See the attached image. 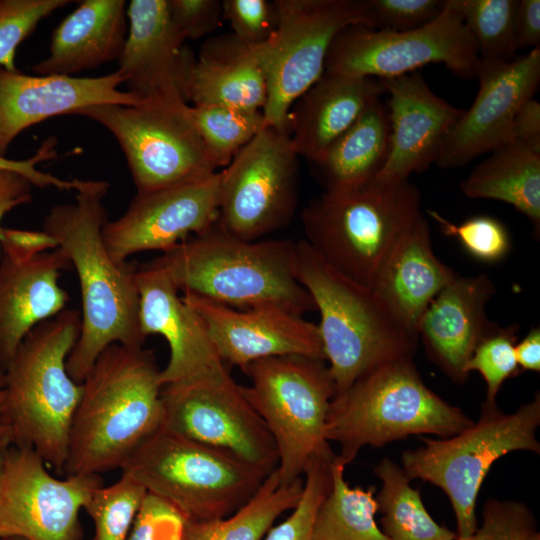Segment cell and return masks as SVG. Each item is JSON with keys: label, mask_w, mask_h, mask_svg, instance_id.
<instances>
[{"label": "cell", "mask_w": 540, "mask_h": 540, "mask_svg": "<svg viewBox=\"0 0 540 540\" xmlns=\"http://www.w3.org/2000/svg\"><path fill=\"white\" fill-rule=\"evenodd\" d=\"M479 89L468 110L447 133L437 165L444 169L467 165L512 140V124L520 107L533 98L540 82V47L503 61L480 59Z\"/></svg>", "instance_id": "ac0fdd59"}, {"label": "cell", "mask_w": 540, "mask_h": 540, "mask_svg": "<svg viewBox=\"0 0 540 540\" xmlns=\"http://www.w3.org/2000/svg\"><path fill=\"white\" fill-rule=\"evenodd\" d=\"M222 17L228 21L232 34L250 45L267 42L277 26L274 1L224 0Z\"/></svg>", "instance_id": "ee69618b"}, {"label": "cell", "mask_w": 540, "mask_h": 540, "mask_svg": "<svg viewBox=\"0 0 540 540\" xmlns=\"http://www.w3.org/2000/svg\"><path fill=\"white\" fill-rule=\"evenodd\" d=\"M0 248L3 255L27 259L58 248L55 239L45 231L0 228Z\"/></svg>", "instance_id": "c3c4849f"}, {"label": "cell", "mask_w": 540, "mask_h": 540, "mask_svg": "<svg viewBox=\"0 0 540 540\" xmlns=\"http://www.w3.org/2000/svg\"><path fill=\"white\" fill-rule=\"evenodd\" d=\"M57 141L55 138H48L42 142L36 153L28 159L14 160L0 156V169L9 170L21 174L27 178L34 187L40 189L53 187L61 191H77L83 180L71 179L66 180L54 176L50 173L42 172L37 168L41 162L52 160L57 157L56 151Z\"/></svg>", "instance_id": "7dc6e473"}, {"label": "cell", "mask_w": 540, "mask_h": 540, "mask_svg": "<svg viewBox=\"0 0 540 540\" xmlns=\"http://www.w3.org/2000/svg\"><path fill=\"white\" fill-rule=\"evenodd\" d=\"M69 0H0V67L17 70V47L55 10Z\"/></svg>", "instance_id": "60d3db41"}, {"label": "cell", "mask_w": 540, "mask_h": 540, "mask_svg": "<svg viewBox=\"0 0 540 540\" xmlns=\"http://www.w3.org/2000/svg\"><path fill=\"white\" fill-rule=\"evenodd\" d=\"M243 372L250 380L243 392L276 444L282 482L302 478L313 460L335 455L325 429L336 389L325 360L269 357Z\"/></svg>", "instance_id": "30bf717a"}, {"label": "cell", "mask_w": 540, "mask_h": 540, "mask_svg": "<svg viewBox=\"0 0 540 540\" xmlns=\"http://www.w3.org/2000/svg\"><path fill=\"white\" fill-rule=\"evenodd\" d=\"M118 71L98 77L27 75L0 67V156L25 129L100 104L137 106Z\"/></svg>", "instance_id": "ffe728a7"}, {"label": "cell", "mask_w": 540, "mask_h": 540, "mask_svg": "<svg viewBox=\"0 0 540 540\" xmlns=\"http://www.w3.org/2000/svg\"><path fill=\"white\" fill-rule=\"evenodd\" d=\"M515 45L517 50L539 47L540 1L520 0L517 3L515 22Z\"/></svg>", "instance_id": "f907efd6"}, {"label": "cell", "mask_w": 540, "mask_h": 540, "mask_svg": "<svg viewBox=\"0 0 540 540\" xmlns=\"http://www.w3.org/2000/svg\"><path fill=\"white\" fill-rule=\"evenodd\" d=\"M109 188L104 180H84L75 200L52 207L43 222V231L55 239L79 281L81 329L66 363L77 383L108 346L142 347L146 340L139 323L136 268L115 262L103 237Z\"/></svg>", "instance_id": "6da1fadb"}, {"label": "cell", "mask_w": 540, "mask_h": 540, "mask_svg": "<svg viewBox=\"0 0 540 540\" xmlns=\"http://www.w3.org/2000/svg\"><path fill=\"white\" fill-rule=\"evenodd\" d=\"M124 0H84L52 33L37 75L74 76L118 60L128 32Z\"/></svg>", "instance_id": "f1b7e54d"}, {"label": "cell", "mask_w": 540, "mask_h": 540, "mask_svg": "<svg viewBox=\"0 0 540 540\" xmlns=\"http://www.w3.org/2000/svg\"><path fill=\"white\" fill-rule=\"evenodd\" d=\"M218 223L256 241L292 220L299 195V156L289 133L264 127L220 170Z\"/></svg>", "instance_id": "5bb4252c"}, {"label": "cell", "mask_w": 540, "mask_h": 540, "mask_svg": "<svg viewBox=\"0 0 540 540\" xmlns=\"http://www.w3.org/2000/svg\"><path fill=\"white\" fill-rule=\"evenodd\" d=\"M473 422L424 383L413 358H400L374 368L334 396L325 435L339 445L336 456L347 466L367 445L379 448L411 435L446 438Z\"/></svg>", "instance_id": "8992f818"}, {"label": "cell", "mask_w": 540, "mask_h": 540, "mask_svg": "<svg viewBox=\"0 0 540 540\" xmlns=\"http://www.w3.org/2000/svg\"><path fill=\"white\" fill-rule=\"evenodd\" d=\"M475 40L480 59L511 61L518 0H452Z\"/></svg>", "instance_id": "d590c367"}, {"label": "cell", "mask_w": 540, "mask_h": 540, "mask_svg": "<svg viewBox=\"0 0 540 540\" xmlns=\"http://www.w3.org/2000/svg\"><path fill=\"white\" fill-rule=\"evenodd\" d=\"M442 63L454 75L475 78L480 57L452 0L422 27L394 31L351 25L334 39L324 73L389 79Z\"/></svg>", "instance_id": "4fadbf2b"}, {"label": "cell", "mask_w": 540, "mask_h": 540, "mask_svg": "<svg viewBox=\"0 0 540 540\" xmlns=\"http://www.w3.org/2000/svg\"><path fill=\"white\" fill-rule=\"evenodd\" d=\"M220 171L193 182L136 193L119 218L107 221L103 237L112 259H127L144 251L173 249L207 231L218 220Z\"/></svg>", "instance_id": "e0dca14e"}, {"label": "cell", "mask_w": 540, "mask_h": 540, "mask_svg": "<svg viewBox=\"0 0 540 540\" xmlns=\"http://www.w3.org/2000/svg\"><path fill=\"white\" fill-rule=\"evenodd\" d=\"M139 323L147 338L162 336L169 347L161 369L162 385L213 376L228 370L218 356L199 315L179 295L168 271L157 260L136 269Z\"/></svg>", "instance_id": "44dd1931"}, {"label": "cell", "mask_w": 540, "mask_h": 540, "mask_svg": "<svg viewBox=\"0 0 540 540\" xmlns=\"http://www.w3.org/2000/svg\"><path fill=\"white\" fill-rule=\"evenodd\" d=\"M180 292L236 309L275 304L303 316L314 303L296 277L297 242L246 241L217 222L158 257Z\"/></svg>", "instance_id": "3957f363"}, {"label": "cell", "mask_w": 540, "mask_h": 540, "mask_svg": "<svg viewBox=\"0 0 540 540\" xmlns=\"http://www.w3.org/2000/svg\"><path fill=\"white\" fill-rule=\"evenodd\" d=\"M0 388H4V371L0 369Z\"/></svg>", "instance_id": "6f0895ef"}, {"label": "cell", "mask_w": 540, "mask_h": 540, "mask_svg": "<svg viewBox=\"0 0 540 540\" xmlns=\"http://www.w3.org/2000/svg\"><path fill=\"white\" fill-rule=\"evenodd\" d=\"M0 540H27V539H24V538H21V537L10 536V537H1Z\"/></svg>", "instance_id": "9f6ffc18"}, {"label": "cell", "mask_w": 540, "mask_h": 540, "mask_svg": "<svg viewBox=\"0 0 540 540\" xmlns=\"http://www.w3.org/2000/svg\"><path fill=\"white\" fill-rule=\"evenodd\" d=\"M540 393L513 413L482 404L480 417L459 433L440 439L423 438V445L402 454L407 477L429 482L444 491L455 515L457 537L476 530V502L493 463L513 451L540 454Z\"/></svg>", "instance_id": "ba28073f"}, {"label": "cell", "mask_w": 540, "mask_h": 540, "mask_svg": "<svg viewBox=\"0 0 540 540\" xmlns=\"http://www.w3.org/2000/svg\"><path fill=\"white\" fill-rule=\"evenodd\" d=\"M187 517L164 498L147 492L127 540H184Z\"/></svg>", "instance_id": "7bdbcfd3"}, {"label": "cell", "mask_w": 540, "mask_h": 540, "mask_svg": "<svg viewBox=\"0 0 540 540\" xmlns=\"http://www.w3.org/2000/svg\"><path fill=\"white\" fill-rule=\"evenodd\" d=\"M14 444L13 434L8 422L2 418L0 420V474L4 459L8 449Z\"/></svg>", "instance_id": "db71d44e"}, {"label": "cell", "mask_w": 540, "mask_h": 540, "mask_svg": "<svg viewBox=\"0 0 540 540\" xmlns=\"http://www.w3.org/2000/svg\"><path fill=\"white\" fill-rule=\"evenodd\" d=\"M182 93L191 106L262 111L267 100L264 43L250 45L232 33L209 38L197 56L189 52Z\"/></svg>", "instance_id": "d4e9b609"}, {"label": "cell", "mask_w": 540, "mask_h": 540, "mask_svg": "<svg viewBox=\"0 0 540 540\" xmlns=\"http://www.w3.org/2000/svg\"><path fill=\"white\" fill-rule=\"evenodd\" d=\"M540 153V103L531 98L516 113L512 124V140Z\"/></svg>", "instance_id": "681fc988"}, {"label": "cell", "mask_w": 540, "mask_h": 540, "mask_svg": "<svg viewBox=\"0 0 540 540\" xmlns=\"http://www.w3.org/2000/svg\"><path fill=\"white\" fill-rule=\"evenodd\" d=\"M189 112L218 168H225L264 128L262 111H245L215 105H190Z\"/></svg>", "instance_id": "e575fe53"}, {"label": "cell", "mask_w": 540, "mask_h": 540, "mask_svg": "<svg viewBox=\"0 0 540 540\" xmlns=\"http://www.w3.org/2000/svg\"><path fill=\"white\" fill-rule=\"evenodd\" d=\"M33 187L21 174L0 169V222L8 212L32 201Z\"/></svg>", "instance_id": "816d5d0a"}, {"label": "cell", "mask_w": 540, "mask_h": 540, "mask_svg": "<svg viewBox=\"0 0 540 540\" xmlns=\"http://www.w3.org/2000/svg\"><path fill=\"white\" fill-rule=\"evenodd\" d=\"M390 122V152L377 177L409 180L437 161L443 141L463 110L437 96L414 71L380 79Z\"/></svg>", "instance_id": "603a6c76"}, {"label": "cell", "mask_w": 540, "mask_h": 540, "mask_svg": "<svg viewBox=\"0 0 540 540\" xmlns=\"http://www.w3.org/2000/svg\"><path fill=\"white\" fill-rule=\"evenodd\" d=\"M455 540H540V532L525 503L489 499L483 507L481 525L470 536Z\"/></svg>", "instance_id": "b9f144b4"}, {"label": "cell", "mask_w": 540, "mask_h": 540, "mask_svg": "<svg viewBox=\"0 0 540 540\" xmlns=\"http://www.w3.org/2000/svg\"><path fill=\"white\" fill-rule=\"evenodd\" d=\"M385 89L380 79L324 73L291 106L290 142L300 157L314 165Z\"/></svg>", "instance_id": "4316f807"}, {"label": "cell", "mask_w": 540, "mask_h": 540, "mask_svg": "<svg viewBox=\"0 0 540 540\" xmlns=\"http://www.w3.org/2000/svg\"><path fill=\"white\" fill-rule=\"evenodd\" d=\"M427 213L437 222L444 235L456 238L466 252L479 261L498 262L510 251L509 232L494 217L479 215L455 224L437 211L427 210Z\"/></svg>", "instance_id": "ab89813d"}, {"label": "cell", "mask_w": 540, "mask_h": 540, "mask_svg": "<svg viewBox=\"0 0 540 540\" xmlns=\"http://www.w3.org/2000/svg\"><path fill=\"white\" fill-rule=\"evenodd\" d=\"M118 72L128 92L143 103H187L182 85L190 50L173 23L167 0H132ZM188 104V103H187Z\"/></svg>", "instance_id": "7402d4cb"}, {"label": "cell", "mask_w": 540, "mask_h": 540, "mask_svg": "<svg viewBox=\"0 0 540 540\" xmlns=\"http://www.w3.org/2000/svg\"><path fill=\"white\" fill-rule=\"evenodd\" d=\"M304 478L282 482L277 468L255 495L231 515L214 520H188L184 540H261L275 520L298 503Z\"/></svg>", "instance_id": "1f68e13d"}, {"label": "cell", "mask_w": 540, "mask_h": 540, "mask_svg": "<svg viewBox=\"0 0 540 540\" xmlns=\"http://www.w3.org/2000/svg\"><path fill=\"white\" fill-rule=\"evenodd\" d=\"M334 457L317 458L310 463L303 476L304 486L298 503L283 522L270 528L265 540H314L315 517L331 487Z\"/></svg>", "instance_id": "f35d334b"}, {"label": "cell", "mask_w": 540, "mask_h": 540, "mask_svg": "<svg viewBox=\"0 0 540 540\" xmlns=\"http://www.w3.org/2000/svg\"><path fill=\"white\" fill-rule=\"evenodd\" d=\"M199 315L224 364L242 371L252 362L278 356L325 360L317 324L275 304L236 309L183 293Z\"/></svg>", "instance_id": "d6986e66"}, {"label": "cell", "mask_w": 540, "mask_h": 540, "mask_svg": "<svg viewBox=\"0 0 540 540\" xmlns=\"http://www.w3.org/2000/svg\"><path fill=\"white\" fill-rule=\"evenodd\" d=\"M372 29L412 30L432 21L443 9L439 0H367Z\"/></svg>", "instance_id": "f6af8a7d"}, {"label": "cell", "mask_w": 540, "mask_h": 540, "mask_svg": "<svg viewBox=\"0 0 540 540\" xmlns=\"http://www.w3.org/2000/svg\"><path fill=\"white\" fill-rule=\"evenodd\" d=\"M472 199H493L513 206L540 231V153L511 141L491 152L461 182Z\"/></svg>", "instance_id": "4dcf8cb0"}, {"label": "cell", "mask_w": 540, "mask_h": 540, "mask_svg": "<svg viewBox=\"0 0 540 540\" xmlns=\"http://www.w3.org/2000/svg\"><path fill=\"white\" fill-rule=\"evenodd\" d=\"M456 275L435 255L422 215L396 243L371 288L397 322L418 337L425 311Z\"/></svg>", "instance_id": "83f0119b"}, {"label": "cell", "mask_w": 540, "mask_h": 540, "mask_svg": "<svg viewBox=\"0 0 540 540\" xmlns=\"http://www.w3.org/2000/svg\"><path fill=\"white\" fill-rule=\"evenodd\" d=\"M381 481L376 495L382 513V532L388 540H455V532L439 525L428 513L419 489L413 488L404 470L384 458L374 468Z\"/></svg>", "instance_id": "d6a6232c"}, {"label": "cell", "mask_w": 540, "mask_h": 540, "mask_svg": "<svg viewBox=\"0 0 540 540\" xmlns=\"http://www.w3.org/2000/svg\"><path fill=\"white\" fill-rule=\"evenodd\" d=\"M388 109L374 101L315 164L326 192L348 191L375 179L390 152Z\"/></svg>", "instance_id": "f546056e"}, {"label": "cell", "mask_w": 540, "mask_h": 540, "mask_svg": "<svg viewBox=\"0 0 540 540\" xmlns=\"http://www.w3.org/2000/svg\"><path fill=\"white\" fill-rule=\"evenodd\" d=\"M296 277L309 293L336 394L374 368L413 358L419 339L405 330L371 287L329 265L305 241L297 242Z\"/></svg>", "instance_id": "5b68a950"}, {"label": "cell", "mask_w": 540, "mask_h": 540, "mask_svg": "<svg viewBox=\"0 0 540 540\" xmlns=\"http://www.w3.org/2000/svg\"><path fill=\"white\" fill-rule=\"evenodd\" d=\"M495 293L496 286L487 274L457 273L421 318L418 338L429 360L455 384L467 381L466 363L479 342L499 326L486 311Z\"/></svg>", "instance_id": "cb8c5ba5"}, {"label": "cell", "mask_w": 540, "mask_h": 540, "mask_svg": "<svg viewBox=\"0 0 540 540\" xmlns=\"http://www.w3.org/2000/svg\"><path fill=\"white\" fill-rule=\"evenodd\" d=\"M33 449L12 445L0 474V538L81 540L79 513L100 475L73 474L59 479Z\"/></svg>", "instance_id": "2e32d148"}, {"label": "cell", "mask_w": 540, "mask_h": 540, "mask_svg": "<svg viewBox=\"0 0 540 540\" xmlns=\"http://www.w3.org/2000/svg\"><path fill=\"white\" fill-rule=\"evenodd\" d=\"M160 372L154 352L143 346L115 343L98 356L82 382L63 473L121 468L162 426Z\"/></svg>", "instance_id": "7a4b0ae2"}, {"label": "cell", "mask_w": 540, "mask_h": 540, "mask_svg": "<svg viewBox=\"0 0 540 540\" xmlns=\"http://www.w3.org/2000/svg\"><path fill=\"white\" fill-rule=\"evenodd\" d=\"M518 330L517 324L499 325L479 342L466 363V372H479L486 383V405H497L502 384L521 372L514 354Z\"/></svg>", "instance_id": "74e56055"}, {"label": "cell", "mask_w": 540, "mask_h": 540, "mask_svg": "<svg viewBox=\"0 0 540 540\" xmlns=\"http://www.w3.org/2000/svg\"><path fill=\"white\" fill-rule=\"evenodd\" d=\"M189 104H100L77 115L119 143L137 193L207 178L219 171L190 116Z\"/></svg>", "instance_id": "7c38bea8"}, {"label": "cell", "mask_w": 540, "mask_h": 540, "mask_svg": "<svg viewBox=\"0 0 540 540\" xmlns=\"http://www.w3.org/2000/svg\"><path fill=\"white\" fill-rule=\"evenodd\" d=\"M345 467L335 455L331 487L315 517L314 540H388L376 523L375 488L351 487Z\"/></svg>", "instance_id": "836d02e7"}, {"label": "cell", "mask_w": 540, "mask_h": 540, "mask_svg": "<svg viewBox=\"0 0 540 540\" xmlns=\"http://www.w3.org/2000/svg\"><path fill=\"white\" fill-rule=\"evenodd\" d=\"M170 17L185 40H197L222 24V2L218 0H167Z\"/></svg>", "instance_id": "bcb514c9"}, {"label": "cell", "mask_w": 540, "mask_h": 540, "mask_svg": "<svg viewBox=\"0 0 540 540\" xmlns=\"http://www.w3.org/2000/svg\"><path fill=\"white\" fill-rule=\"evenodd\" d=\"M5 390L4 388H0V420L3 418L4 411H5Z\"/></svg>", "instance_id": "11a10c76"}, {"label": "cell", "mask_w": 540, "mask_h": 540, "mask_svg": "<svg viewBox=\"0 0 540 540\" xmlns=\"http://www.w3.org/2000/svg\"><path fill=\"white\" fill-rule=\"evenodd\" d=\"M409 180L376 177L348 191L324 192L303 210L305 241L329 265L371 287L404 233L421 217Z\"/></svg>", "instance_id": "52a82bcc"}, {"label": "cell", "mask_w": 540, "mask_h": 540, "mask_svg": "<svg viewBox=\"0 0 540 540\" xmlns=\"http://www.w3.org/2000/svg\"><path fill=\"white\" fill-rule=\"evenodd\" d=\"M514 354L520 371H540V327H533L516 342Z\"/></svg>", "instance_id": "f5cc1de1"}, {"label": "cell", "mask_w": 540, "mask_h": 540, "mask_svg": "<svg viewBox=\"0 0 540 540\" xmlns=\"http://www.w3.org/2000/svg\"><path fill=\"white\" fill-rule=\"evenodd\" d=\"M146 493L140 482L122 472L115 483L97 487L84 506L94 522L92 540H127Z\"/></svg>", "instance_id": "8d00e7d4"}, {"label": "cell", "mask_w": 540, "mask_h": 540, "mask_svg": "<svg viewBox=\"0 0 540 540\" xmlns=\"http://www.w3.org/2000/svg\"><path fill=\"white\" fill-rule=\"evenodd\" d=\"M120 469L147 492L173 504L190 521L231 515L255 495L268 476L163 426L144 440Z\"/></svg>", "instance_id": "9c48e42d"}, {"label": "cell", "mask_w": 540, "mask_h": 540, "mask_svg": "<svg viewBox=\"0 0 540 540\" xmlns=\"http://www.w3.org/2000/svg\"><path fill=\"white\" fill-rule=\"evenodd\" d=\"M71 263L60 248L27 259L0 258V369L4 371L26 335L66 309L59 284Z\"/></svg>", "instance_id": "484cf974"}, {"label": "cell", "mask_w": 540, "mask_h": 540, "mask_svg": "<svg viewBox=\"0 0 540 540\" xmlns=\"http://www.w3.org/2000/svg\"><path fill=\"white\" fill-rule=\"evenodd\" d=\"M162 426L223 451L269 475L278 466L274 439L228 370L163 385Z\"/></svg>", "instance_id": "9a60e30c"}, {"label": "cell", "mask_w": 540, "mask_h": 540, "mask_svg": "<svg viewBox=\"0 0 540 540\" xmlns=\"http://www.w3.org/2000/svg\"><path fill=\"white\" fill-rule=\"evenodd\" d=\"M277 26L264 43V127L288 131L294 102L324 74L327 54L346 27L372 28L367 0H275Z\"/></svg>", "instance_id": "8fae6325"}, {"label": "cell", "mask_w": 540, "mask_h": 540, "mask_svg": "<svg viewBox=\"0 0 540 540\" xmlns=\"http://www.w3.org/2000/svg\"><path fill=\"white\" fill-rule=\"evenodd\" d=\"M80 329V311L64 309L26 335L4 370L3 418L14 445L33 449L61 473L82 393L66 365Z\"/></svg>", "instance_id": "277c9868"}]
</instances>
